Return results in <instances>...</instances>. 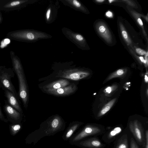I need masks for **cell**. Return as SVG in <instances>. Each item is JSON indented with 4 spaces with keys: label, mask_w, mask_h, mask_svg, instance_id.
<instances>
[{
    "label": "cell",
    "mask_w": 148,
    "mask_h": 148,
    "mask_svg": "<svg viewBox=\"0 0 148 148\" xmlns=\"http://www.w3.org/2000/svg\"><path fill=\"white\" fill-rule=\"evenodd\" d=\"M117 88L116 85H113L106 87L103 92L106 95H108L114 91Z\"/></svg>",
    "instance_id": "cell-25"
},
{
    "label": "cell",
    "mask_w": 148,
    "mask_h": 148,
    "mask_svg": "<svg viewBox=\"0 0 148 148\" xmlns=\"http://www.w3.org/2000/svg\"><path fill=\"white\" fill-rule=\"evenodd\" d=\"M137 20L139 24L143 28V23L140 18L139 17H137Z\"/></svg>",
    "instance_id": "cell-30"
},
{
    "label": "cell",
    "mask_w": 148,
    "mask_h": 148,
    "mask_svg": "<svg viewBox=\"0 0 148 148\" xmlns=\"http://www.w3.org/2000/svg\"><path fill=\"white\" fill-rule=\"evenodd\" d=\"M127 71V69H119L110 75L106 80L108 81L114 78L122 77L125 74Z\"/></svg>",
    "instance_id": "cell-21"
},
{
    "label": "cell",
    "mask_w": 148,
    "mask_h": 148,
    "mask_svg": "<svg viewBox=\"0 0 148 148\" xmlns=\"http://www.w3.org/2000/svg\"><path fill=\"white\" fill-rule=\"evenodd\" d=\"M145 82L146 83H147L148 81V76L147 75H145Z\"/></svg>",
    "instance_id": "cell-34"
},
{
    "label": "cell",
    "mask_w": 148,
    "mask_h": 148,
    "mask_svg": "<svg viewBox=\"0 0 148 148\" xmlns=\"http://www.w3.org/2000/svg\"><path fill=\"white\" fill-rule=\"evenodd\" d=\"M96 1L98 3H102L105 1L104 0H96Z\"/></svg>",
    "instance_id": "cell-36"
},
{
    "label": "cell",
    "mask_w": 148,
    "mask_h": 148,
    "mask_svg": "<svg viewBox=\"0 0 148 148\" xmlns=\"http://www.w3.org/2000/svg\"><path fill=\"white\" fill-rule=\"evenodd\" d=\"M7 36L19 41L32 42L41 39L51 38L52 36L46 33L32 29H23L10 32Z\"/></svg>",
    "instance_id": "cell-3"
},
{
    "label": "cell",
    "mask_w": 148,
    "mask_h": 148,
    "mask_svg": "<svg viewBox=\"0 0 148 148\" xmlns=\"http://www.w3.org/2000/svg\"><path fill=\"white\" fill-rule=\"evenodd\" d=\"M13 69L16 74L19 82L18 93L25 108H27L28 102V91L27 85L23 68L19 58L12 51L10 52Z\"/></svg>",
    "instance_id": "cell-1"
},
{
    "label": "cell",
    "mask_w": 148,
    "mask_h": 148,
    "mask_svg": "<svg viewBox=\"0 0 148 148\" xmlns=\"http://www.w3.org/2000/svg\"><path fill=\"white\" fill-rule=\"evenodd\" d=\"M57 9L56 6L53 4H49L45 14V18L47 23L53 22L57 16Z\"/></svg>",
    "instance_id": "cell-16"
},
{
    "label": "cell",
    "mask_w": 148,
    "mask_h": 148,
    "mask_svg": "<svg viewBox=\"0 0 148 148\" xmlns=\"http://www.w3.org/2000/svg\"><path fill=\"white\" fill-rule=\"evenodd\" d=\"M3 109L8 119L10 121L17 123L20 122L22 119V113L10 106L6 100L5 101Z\"/></svg>",
    "instance_id": "cell-10"
},
{
    "label": "cell",
    "mask_w": 148,
    "mask_h": 148,
    "mask_svg": "<svg viewBox=\"0 0 148 148\" xmlns=\"http://www.w3.org/2000/svg\"><path fill=\"white\" fill-rule=\"evenodd\" d=\"M36 1L34 0H7L0 5V10L9 11L19 10Z\"/></svg>",
    "instance_id": "cell-6"
},
{
    "label": "cell",
    "mask_w": 148,
    "mask_h": 148,
    "mask_svg": "<svg viewBox=\"0 0 148 148\" xmlns=\"http://www.w3.org/2000/svg\"><path fill=\"white\" fill-rule=\"evenodd\" d=\"M136 51L137 53L141 55H145L146 52L140 48H137L136 49Z\"/></svg>",
    "instance_id": "cell-27"
},
{
    "label": "cell",
    "mask_w": 148,
    "mask_h": 148,
    "mask_svg": "<svg viewBox=\"0 0 148 148\" xmlns=\"http://www.w3.org/2000/svg\"><path fill=\"white\" fill-rule=\"evenodd\" d=\"M14 72L13 68L5 67L0 70V83L1 88L6 89L12 92L19 100L18 93L16 92L11 81V78L14 77Z\"/></svg>",
    "instance_id": "cell-4"
},
{
    "label": "cell",
    "mask_w": 148,
    "mask_h": 148,
    "mask_svg": "<svg viewBox=\"0 0 148 148\" xmlns=\"http://www.w3.org/2000/svg\"><path fill=\"white\" fill-rule=\"evenodd\" d=\"M130 148H139L134 139L132 138L130 139Z\"/></svg>",
    "instance_id": "cell-26"
},
{
    "label": "cell",
    "mask_w": 148,
    "mask_h": 148,
    "mask_svg": "<svg viewBox=\"0 0 148 148\" xmlns=\"http://www.w3.org/2000/svg\"><path fill=\"white\" fill-rule=\"evenodd\" d=\"M75 145L84 148H100L103 146L100 141L95 138L82 140Z\"/></svg>",
    "instance_id": "cell-12"
},
{
    "label": "cell",
    "mask_w": 148,
    "mask_h": 148,
    "mask_svg": "<svg viewBox=\"0 0 148 148\" xmlns=\"http://www.w3.org/2000/svg\"><path fill=\"white\" fill-rule=\"evenodd\" d=\"M106 16L109 18H112L113 16V14L112 12L110 11H107L106 14Z\"/></svg>",
    "instance_id": "cell-31"
},
{
    "label": "cell",
    "mask_w": 148,
    "mask_h": 148,
    "mask_svg": "<svg viewBox=\"0 0 148 148\" xmlns=\"http://www.w3.org/2000/svg\"><path fill=\"white\" fill-rule=\"evenodd\" d=\"M21 127V125L18 123L11 125L10 126V130L11 134L15 135L20 130Z\"/></svg>",
    "instance_id": "cell-23"
},
{
    "label": "cell",
    "mask_w": 148,
    "mask_h": 148,
    "mask_svg": "<svg viewBox=\"0 0 148 148\" xmlns=\"http://www.w3.org/2000/svg\"><path fill=\"white\" fill-rule=\"evenodd\" d=\"M60 1L64 5L68 6L76 10L84 12H86V10L84 6L77 0H61Z\"/></svg>",
    "instance_id": "cell-17"
},
{
    "label": "cell",
    "mask_w": 148,
    "mask_h": 148,
    "mask_svg": "<svg viewBox=\"0 0 148 148\" xmlns=\"http://www.w3.org/2000/svg\"><path fill=\"white\" fill-rule=\"evenodd\" d=\"M0 88H1V84H0Z\"/></svg>",
    "instance_id": "cell-39"
},
{
    "label": "cell",
    "mask_w": 148,
    "mask_h": 148,
    "mask_svg": "<svg viewBox=\"0 0 148 148\" xmlns=\"http://www.w3.org/2000/svg\"><path fill=\"white\" fill-rule=\"evenodd\" d=\"M76 89V86L75 85L71 84L58 89H46V91L48 93L54 95L64 96L73 93Z\"/></svg>",
    "instance_id": "cell-11"
},
{
    "label": "cell",
    "mask_w": 148,
    "mask_h": 148,
    "mask_svg": "<svg viewBox=\"0 0 148 148\" xmlns=\"http://www.w3.org/2000/svg\"><path fill=\"white\" fill-rule=\"evenodd\" d=\"M62 32L67 38L79 48H82L85 47V40L82 35L65 27L62 29Z\"/></svg>",
    "instance_id": "cell-8"
},
{
    "label": "cell",
    "mask_w": 148,
    "mask_h": 148,
    "mask_svg": "<svg viewBox=\"0 0 148 148\" xmlns=\"http://www.w3.org/2000/svg\"><path fill=\"white\" fill-rule=\"evenodd\" d=\"M5 97L8 103L19 112L23 114V111L20 105V102L12 92L6 89H3Z\"/></svg>",
    "instance_id": "cell-14"
},
{
    "label": "cell",
    "mask_w": 148,
    "mask_h": 148,
    "mask_svg": "<svg viewBox=\"0 0 148 148\" xmlns=\"http://www.w3.org/2000/svg\"><path fill=\"white\" fill-rule=\"evenodd\" d=\"M116 148H128V137L127 134L123 135L119 140Z\"/></svg>",
    "instance_id": "cell-20"
},
{
    "label": "cell",
    "mask_w": 148,
    "mask_h": 148,
    "mask_svg": "<svg viewBox=\"0 0 148 148\" xmlns=\"http://www.w3.org/2000/svg\"><path fill=\"white\" fill-rule=\"evenodd\" d=\"M96 28L99 34L108 43L112 42L111 34L106 25L103 22L100 21L96 24Z\"/></svg>",
    "instance_id": "cell-13"
},
{
    "label": "cell",
    "mask_w": 148,
    "mask_h": 148,
    "mask_svg": "<svg viewBox=\"0 0 148 148\" xmlns=\"http://www.w3.org/2000/svg\"><path fill=\"white\" fill-rule=\"evenodd\" d=\"M82 123L77 121L70 123L62 136L63 140L64 141L69 140L73 136L74 133L79 128Z\"/></svg>",
    "instance_id": "cell-15"
},
{
    "label": "cell",
    "mask_w": 148,
    "mask_h": 148,
    "mask_svg": "<svg viewBox=\"0 0 148 148\" xmlns=\"http://www.w3.org/2000/svg\"><path fill=\"white\" fill-rule=\"evenodd\" d=\"M116 100V98L113 99L105 105L99 112L98 116L99 117L101 116L109 111L113 106Z\"/></svg>",
    "instance_id": "cell-19"
},
{
    "label": "cell",
    "mask_w": 148,
    "mask_h": 148,
    "mask_svg": "<svg viewBox=\"0 0 148 148\" xmlns=\"http://www.w3.org/2000/svg\"><path fill=\"white\" fill-rule=\"evenodd\" d=\"M3 18L2 16V14L0 11V24H1L3 22Z\"/></svg>",
    "instance_id": "cell-32"
},
{
    "label": "cell",
    "mask_w": 148,
    "mask_h": 148,
    "mask_svg": "<svg viewBox=\"0 0 148 148\" xmlns=\"http://www.w3.org/2000/svg\"><path fill=\"white\" fill-rule=\"evenodd\" d=\"M65 126V123L61 118L55 116L42 124L39 128L33 132L32 136L33 141L35 143L44 137L53 135L63 130Z\"/></svg>",
    "instance_id": "cell-2"
},
{
    "label": "cell",
    "mask_w": 148,
    "mask_h": 148,
    "mask_svg": "<svg viewBox=\"0 0 148 148\" xmlns=\"http://www.w3.org/2000/svg\"><path fill=\"white\" fill-rule=\"evenodd\" d=\"M139 58L140 60V61L142 62L143 63L144 61L145 60L144 59V58L143 56H140V57H139Z\"/></svg>",
    "instance_id": "cell-33"
},
{
    "label": "cell",
    "mask_w": 148,
    "mask_h": 148,
    "mask_svg": "<svg viewBox=\"0 0 148 148\" xmlns=\"http://www.w3.org/2000/svg\"><path fill=\"white\" fill-rule=\"evenodd\" d=\"M5 67V66H0V70Z\"/></svg>",
    "instance_id": "cell-38"
},
{
    "label": "cell",
    "mask_w": 148,
    "mask_h": 148,
    "mask_svg": "<svg viewBox=\"0 0 148 148\" xmlns=\"http://www.w3.org/2000/svg\"><path fill=\"white\" fill-rule=\"evenodd\" d=\"M101 129L99 127L91 125L85 126L80 131L73 135L69 140L70 143L75 145L86 137L99 134Z\"/></svg>",
    "instance_id": "cell-5"
},
{
    "label": "cell",
    "mask_w": 148,
    "mask_h": 148,
    "mask_svg": "<svg viewBox=\"0 0 148 148\" xmlns=\"http://www.w3.org/2000/svg\"><path fill=\"white\" fill-rule=\"evenodd\" d=\"M90 74V73L87 71L73 69L64 70L58 76L72 80H78L87 77Z\"/></svg>",
    "instance_id": "cell-7"
},
{
    "label": "cell",
    "mask_w": 148,
    "mask_h": 148,
    "mask_svg": "<svg viewBox=\"0 0 148 148\" xmlns=\"http://www.w3.org/2000/svg\"><path fill=\"white\" fill-rule=\"evenodd\" d=\"M146 144L145 148H148V131L147 130L145 132Z\"/></svg>",
    "instance_id": "cell-29"
},
{
    "label": "cell",
    "mask_w": 148,
    "mask_h": 148,
    "mask_svg": "<svg viewBox=\"0 0 148 148\" xmlns=\"http://www.w3.org/2000/svg\"><path fill=\"white\" fill-rule=\"evenodd\" d=\"M0 120L3 121L5 122H8V120L5 118L3 114V113L0 105Z\"/></svg>",
    "instance_id": "cell-28"
},
{
    "label": "cell",
    "mask_w": 148,
    "mask_h": 148,
    "mask_svg": "<svg viewBox=\"0 0 148 148\" xmlns=\"http://www.w3.org/2000/svg\"><path fill=\"white\" fill-rule=\"evenodd\" d=\"M116 1L115 0H108V1L109 2V3H111L112 2H114V1Z\"/></svg>",
    "instance_id": "cell-37"
},
{
    "label": "cell",
    "mask_w": 148,
    "mask_h": 148,
    "mask_svg": "<svg viewBox=\"0 0 148 148\" xmlns=\"http://www.w3.org/2000/svg\"><path fill=\"white\" fill-rule=\"evenodd\" d=\"M122 130V128L119 127H115L109 133L108 135L109 138H111L119 134Z\"/></svg>",
    "instance_id": "cell-24"
},
{
    "label": "cell",
    "mask_w": 148,
    "mask_h": 148,
    "mask_svg": "<svg viewBox=\"0 0 148 148\" xmlns=\"http://www.w3.org/2000/svg\"><path fill=\"white\" fill-rule=\"evenodd\" d=\"M129 128L137 141L143 143L145 140V136L141 123L136 120L131 121L129 124Z\"/></svg>",
    "instance_id": "cell-9"
},
{
    "label": "cell",
    "mask_w": 148,
    "mask_h": 148,
    "mask_svg": "<svg viewBox=\"0 0 148 148\" xmlns=\"http://www.w3.org/2000/svg\"><path fill=\"white\" fill-rule=\"evenodd\" d=\"M119 26L121 34L123 38L128 45H130L132 44V43L131 40L123 25L121 22H120Z\"/></svg>",
    "instance_id": "cell-22"
},
{
    "label": "cell",
    "mask_w": 148,
    "mask_h": 148,
    "mask_svg": "<svg viewBox=\"0 0 148 148\" xmlns=\"http://www.w3.org/2000/svg\"><path fill=\"white\" fill-rule=\"evenodd\" d=\"M7 0H0V5L6 2Z\"/></svg>",
    "instance_id": "cell-35"
},
{
    "label": "cell",
    "mask_w": 148,
    "mask_h": 148,
    "mask_svg": "<svg viewBox=\"0 0 148 148\" xmlns=\"http://www.w3.org/2000/svg\"><path fill=\"white\" fill-rule=\"evenodd\" d=\"M69 82L66 79H61L49 83L45 86L46 89H58L68 86Z\"/></svg>",
    "instance_id": "cell-18"
}]
</instances>
